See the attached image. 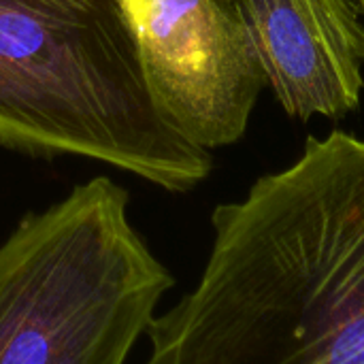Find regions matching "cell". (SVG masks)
I'll use <instances>...</instances> for the list:
<instances>
[{
    "label": "cell",
    "mask_w": 364,
    "mask_h": 364,
    "mask_svg": "<svg viewBox=\"0 0 364 364\" xmlns=\"http://www.w3.org/2000/svg\"><path fill=\"white\" fill-rule=\"evenodd\" d=\"M149 90L190 143H237L267 85L237 0H124Z\"/></svg>",
    "instance_id": "obj_4"
},
{
    "label": "cell",
    "mask_w": 364,
    "mask_h": 364,
    "mask_svg": "<svg viewBox=\"0 0 364 364\" xmlns=\"http://www.w3.org/2000/svg\"><path fill=\"white\" fill-rule=\"evenodd\" d=\"M173 284L126 190L94 177L0 245V364H126Z\"/></svg>",
    "instance_id": "obj_3"
},
{
    "label": "cell",
    "mask_w": 364,
    "mask_h": 364,
    "mask_svg": "<svg viewBox=\"0 0 364 364\" xmlns=\"http://www.w3.org/2000/svg\"><path fill=\"white\" fill-rule=\"evenodd\" d=\"M0 143L186 192L213 168L160 111L124 0H0Z\"/></svg>",
    "instance_id": "obj_2"
},
{
    "label": "cell",
    "mask_w": 364,
    "mask_h": 364,
    "mask_svg": "<svg viewBox=\"0 0 364 364\" xmlns=\"http://www.w3.org/2000/svg\"><path fill=\"white\" fill-rule=\"evenodd\" d=\"M358 2V6H360V11H363V17H364V0H356Z\"/></svg>",
    "instance_id": "obj_6"
},
{
    "label": "cell",
    "mask_w": 364,
    "mask_h": 364,
    "mask_svg": "<svg viewBox=\"0 0 364 364\" xmlns=\"http://www.w3.org/2000/svg\"><path fill=\"white\" fill-rule=\"evenodd\" d=\"M196 286L145 364H364V139L309 136L213 215Z\"/></svg>",
    "instance_id": "obj_1"
},
{
    "label": "cell",
    "mask_w": 364,
    "mask_h": 364,
    "mask_svg": "<svg viewBox=\"0 0 364 364\" xmlns=\"http://www.w3.org/2000/svg\"><path fill=\"white\" fill-rule=\"evenodd\" d=\"M267 87L301 122L360 105L364 17L356 0H237Z\"/></svg>",
    "instance_id": "obj_5"
}]
</instances>
